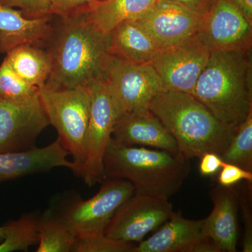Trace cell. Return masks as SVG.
Segmentation results:
<instances>
[{
	"instance_id": "8fae6325",
	"label": "cell",
	"mask_w": 252,
	"mask_h": 252,
	"mask_svg": "<svg viewBox=\"0 0 252 252\" xmlns=\"http://www.w3.org/2000/svg\"><path fill=\"white\" fill-rule=\"evenodd\" d=\"M49 125L39 93L22 100L0 99V153L33 148Z\"/></svg>"
},
{
	"instance_id": "f1b7e54d",
	"label": "cell",
	"mask_w": 252,
	"mask_h": 252,
	"mask_svg": "<svg viewBox=\"0 0 252 252\" xmlns=\"http://www.w3.org/2000/svg\"><path fill=\"white\" fill-rule=\"evenodd\" d=\"M220 170L217 180L219 185L222 187H232L243 180L250 183L252 182V172L248 171L234 164L224 162Z\"/></svg>"
},
{
	"instance_id": "e575fe53",
	"label": "cell",
	"mask_w": 252,
	"mask_h": 252,
	"mask_svg": "<svg viewBox=\"0 0 252 252\" xmlns=\"http://www.w3.org/2000/svg\"><path fill=\"white\" fill-rule=\"evenodd\" d=\"M6 235V225L0 227V243L4 240Z\"/></svg>"
},
{
	"instance_id": "7c38bea8",
	"label": "cell",
	"mask_w": 252,
	"mask_h": 252,
	"mask_svg": "<svg viewBox=\"0 0 252 252\" xmlns=\"http://www.w3.org/2000/svg\"><path fill=\"white\" fill-rule=\"evenodd\" d=\"M204 17L171 0H157L135 21L161 50L177 45L198 34Z\"/></svg>"
},
{
	"instance_id": "cb8c5ba5",
	"label": "cell",
	"mask_w": 252,
	"mask_h": 252,
	"mask_svg": "<svg viewBox=\"0 0 252 252\" xmlns=\"http://www.w3.org/2000/svg\"><path fill=\"white\" fill-rule=\"evenodd\" d=\"M220 157L225 162L252 171V112L237 127L230 144Z\"/></svg>"
},
{
	"instance_id": "484cf974",
	"label": "cell",
	"mask_w": 252,
	"mask_h": 252,
	"mask_svg": "<svg viewBox=\"0 0 252 252\" xmlns=\"http://www.w3.org/2000/svg\"><path fill=\"white\" fill-rule=\"evenodd\" d=\"M132 243L115 240L105 235H96L76 240L74 252H133Z\"/></svg>"
},
{
	"instance_id": "ba28073f",
	"label": "cell",
	"mask_w": 252,
	"mask_h": 252,
	"mask_svg": "<svg viewBox=\"0 0 252 252\" xmlns=\"http://www.w3.org/2000/svg\"><path fill=\"white\" fill-rule=\"evenodd\" d=\"M105 79L119 117L148 108L151 101L164 90L151 63H136L109 56Z\"/></svg>"
},
{
	"instance_id": "5bb4252c",
	"label": "cell",
	"mask_w": 252,
	"mask_h": 252,
	"mask_svg": "<svg viewBox=\"0 0 252 252\" xmlns=\"http://www.w3.org/2000/svg\"><path fill=\"white\" fill-rule=\"evenodd\" d=\"M112 140L128 147L140 145L180 154L175 140L149 108L123 114L112 132Z\"/></svg>"
},
{
	"instance_id": "8992f818",
	"label": "cell",
	"mask_w": 252,
	"mask_h": 252,
	"mask_svg": "<svg viewBox=\"0 0 252 252\" xmlns=\"http://www.w3.org/2000/svg\"><path fill=\"white\" fill-rule=\"evenodd\" d=\"M135 191L129 181L107 179L94 197L74 202L56 216L76 240L105 235L115 212Z\"/></svg>"
},
{
	"instance_id": "7a4b0ae2",
	"label": "cell",
	"mask_w": 252,
	"mask_h": 252,
	"mask_svg": "<svg viewBox=\"0 0 252 252\" xmlns=\"http://www.w3.org/2000/svg\"><path fill=\"white\" fill-rule=\"evenodd\" d=\"M148 108L175 140L179 153L190 160L211 152L221 157L237 128L228 127L193 94L163 91Z\"/></svg>"
},
{
	"instance_id": "4fadbf2b",
	"label": "cell",
	"mask_w": 252,
	"mask_h": 252,
	"mask_svg": "<svg viewBox=\"0 0 252 252\" xmlns=\"http://www.w3.org/2000/svg\"><path fill=\"white\" fill-rule=\"evenodd\" d=\"M198 35L210 51L252 49V24L230 0H216Z\"/></svg>"
},
{
	"instance_id": "5b68a950",
	"label": "cell",
	"mask_w": 252,
	"mask_h": 252,
	"mask_svg": "<svg viewBox=\"0 0 252 252\" xmlns=\"http://www.w3.org/2000/svg\"><path fill=\"white\" fill-rule=\"evenodd\" d=\"M39 96L50 125L54 126L63 145L72 158L74 175L80 177L86 158V140L91 96L86 86L74 89L39 88Z\"/></svg>"
},
{
	"instance_id": "3957f363",
	"label": "cell",
	"mask_w": 252,
	"mask_h": 252,
	"mask_svg": "<svg viewBox=\"0 0 252 252\" xmlns=\"http://www.w3.org/2000/svg\"><path fill=\"white\" fill-rule=\"evenodd\" d=\"M251 51H212L193 95L217 119L237 128L252 112Z\"/></svg>"
},
{
	"instance_id": "2e32d148",
	"label": "cell",
	"mask_w": 252,
	"mask_h": 252,
	"mask_svg": "<svg viewBox=\"0 0 252 252\" xmlns=\"http://www.w3.org/2000/svg\"><path fill=\"white\" fill-rule=\"evenodd\" d=\"M213 209L203 220V233L211 238L221 252H237L238 238V196L232 187L219 185L212 189Z\"/></svg>"
},
{
	"instance_id": "9c48e42d",
	"label": "cell",
	"mask_w": 252,
	"mask_h": 252,
	"mask_svg": "<svg viewBox=\"0 0 252 252\" xmlns=\"http://www.w3.org/2000/svg\"><path fill=\"white\" fill-rule=\"evenodd\" d=\"M210 53L198 34L177 45L159 50L151 64L164 90L193 94Z\"/></svg>"
},
{
	"instance_id": "ffe728a7",
	"label": "cell",
	"mask_w": 252,
	"mask_h": 252,
	"mask_svg": "<svg viewBox=\"0 0 252 252\" xmlns=\"http://www.w3.org/2000/svg\"><path fill=\"white\" fill-rule=\"evenodd\" d=\"M157 1L104 0L91 3L79 9L85 11L91 21L101 31L108 34L109 32L112 31L121 23L140 18Z\"/></svg>"
},
{
	"instance_id": "e0dca14e",
	"label": "cell",
	"mask_w": 252,
	"mask_h": 252,
	"mask_svg": "<svg viewBox=\"0 0 252 252\" xmlns=\"http://www.w3.org/2000/svg\"><path fill=\"white\" fill-rule=\"evenodd\" d=\"M54 16L28 18L21 10L0 4V53L23 44L46 45L54 32Z\"/></svg>"
},
{
	"instance_id": "603a6c76",
	"label": "cell",
	"mask_w": 252,
	"mask_h": 252,
	"mask_svg": "<svg viewBox=\"0 0 252 252\" xmlns=\"http://www.w3.org/2000/svg\"><path fill=\"white\" fill-rule=\"evenodd\" d=\"M39 218L28 214L6 225L0 252H26L39 241Z\"/></svg>"
},
{
	"instance_id": "1f68e13d",
	"label": "cell",
	"mask_w": 252,
	"mask_h": 252,
	"mask_svg": "<svg viewBox=\"0 0 252 252\" xmlns=\"http://www.w3.org/2000/svg\"><path fill=\"white\" fill-rule=\"evenodd\" d=\"M196 14L205 16L208 14L216 0H171Z\"/></svg>"
},
{
	"instance_id": "ac0fdd59",
	"label": "cell",
	"mask_w": 252,
	"mask_h": 252,
	"mask_svg": "<svg viewBox=\"0 0 252 252\" xmlns=\"http://www.w3.org/2000/svg\"><path fill=\"white\" fill-rule=\"evenodd\" d=\"M203 237V220H189L181 211H173L161 228L139 243L133 252H184L190 244Z\"/></svg>"
},
{
	"instance_id": "83f0119b",
	"label": "cell",
	"mask_w": 252,
	"mask_h": 252,
	"mask_svg": "<svg viewBox=\"0 0 252 252\" xmlns=\"http://www.w3.org/2000/svg\"><path fill=\"white\" fill-rule=\"evenodd\" d=\"M55 0H0V4L18 7L28 18L48 16Z\"/></svg>"
},
{
	"instance_id": "f546056e",
	"label": "cell",
	"mask_w": 252,
	"mask_h": 252,
	"mask_svg": "<svg viewBox=\"0 0 252 252\" xmlns=\"http://www.w3.org/2000/svg\"><path fill=\"white\" fill-rule=\"evenodd\" d=\"M104 0H55L50 10V14L63 16L84 7L91 3Z\"/></svg>"
},
{
	"instance_id": "d6a6232c",
	"label": "cell",
	"mask_w": 252,
	"mask_h": 252,
	"mask_svg": "<svg viewBox=\"0 0 252 252\" xmlns=\"http://www.w3.org/2000/svg\"><path fill=\"white\" fill-rule=\"evenodd\" d=\"M184 252H222L216 243L207 237L199 239L190 244Z\"/></svg>"
},
{
	"instance_id": "d4e9b609",
	"label": "cell",
	"mask_w": 252,
	"mask_h": 252,
	"mask_svg": "<svg viewBox=\"0 0 252 252\" xmlns=\"http://www.w3.org/2000/svg\"><path fill=\"white\" fill-rule=\"evenodd\" d=\"M39 89L21 79L4 60L0 65V99L22 100L35 95Z\"/></svg>"
},
{
	"instance_id": "4dcf8cb0",
	"label": "cell",
	"mask_w": 252,
	"mask_h": 252,
	"mask_svg": "<svg viewBox=\"0 0 252 252\" xmlns=\"http://www.w3.org/2000/svg\"><path fill=\"white\" fill-rule=\"evenodd\" d=\"M200 158L199 171L201 175L205 177H210L216 174L220 171L225 162L220 156L211 152L204 154Z\"/></svg>"
},
{
	"instance_id": "6da1fadb",
	"label": "cell",
	"mask_w": 252,
	"mask_h": 252,
	"mask_svg": "<svg viewBox=\"0 0 252 252\" xmlns=\"http://www.w3.org/2000/svg\"><path fill=\"white\" fill-rule=\"evenodd\" d=\"M56 16L59 22L46 44L51 74L45 86L74 89L105 78L110 56L109 34L101 31L83 10Z\"/></svg>"
},
{
	"instance_id": "277c9868",
	"label": "cell",
	"mask_w": 252,
	"mask_h": 252,
	"mask_svg": "<svg viewBox=\"0 0 252 252\" xmlns=\"http://www.w3.org/2000/svg\"><path fill=\"white\" fill-rule=\"evenodd\" d=\"M107 179L129 181L135 193L170 198L190 173L189 160L180 154L144 147H128L111 140L104 157Z\"/></svg>"
},
{
	"instance_id": "30bf717a",
	"label": "cell",
	"mask_w": 252,
	"mask_h": 252,
	"mask_svg": "<svg viewBox=\"0 0 252 252\" xmlns=\"http://www.w3.org/2000/svg\"><path fill=\"white\" fill-rule=\"evenodd\" d=\"M172 212L169 198L135 193L115 212L105 235L128 243H140L149 233L168 220Z\"/></svg>"
},
{
	"instance_id": "7402d4cb",
	"label": "cell",
	"mask_w": 252,
	"mask_h": 252,
	"mask_svg": "<svg viewBox=\"0 0 252 252\" xmlns=\"http://www.w3.org/2000/svg\"><path fill=\"white\" fill-rule=\"evenodd\" d=\"M76 238L61 223L59 217L48 210L39 218V241L36 252H73Z\"/></svg>"
},
{
	"instance_id": "836d02e7",
	"label": "cell",
	"mask_w": 252,
	"mask_h": 252,
	"mask_svg": "<svg viewBox=\"0 0 252 252\" xmlns=\"http://www.w3.org/2000/svg\"><path fill=\"white\" fill-rule=\"evenodd\" d=\"M252 24V0H230Z\"/></svg>"
},
{
	"instance_id": "52a82bcc",
	"label": "cell",
	"mask_w": 252,
	"mask_h": 252,
	"mask_svg": "<svg viewBox=\"0 0 252 252\" xmlns=\"http://www.w3.org/2000/svg\"><path fill=\"white\" fill-rule=\"evenodd\" d=\"M86 87L90 93L91 111L86 158L80 177L86 185L92 187L106 180L104 157L119 117L105 79L92 81Z\"/></svg>"
},
{
	"instance_id": "9a60e30c",
	"label": "cell",
	"mask_w": 252,
	"mask_h": 252,
	"mask_svg": "<svg viewBox=\"0 0 252 252\" xmlns=\"http://www.w3.org/2000/svg\"><path fill=\"white\" fill-rule=\"evenodd\" d=\"M69 155L59 137L41 148L2 152L0 153V182L49 172L56 167L70 169L74 174L76 166L72 160H68Z\"/></svg>"
},
{
	"instance_id": "d6986e66",
	"label": "cell",
	"mask_w": 252,
	"mask_h": 252,
	"mask_svg": "<svg viewBox=\"0 0 252 252\" xmlns=\"http://www.w3.org/2000/svg\"><path fill=\"white\" fill-rule=\"evenodd\" d=\"M108 34L109 54L124 61L151 63L159 51L150 34L135 20L121 23Z\"/></svg>"
},
{
	"instance_id": "4316f807",
	"label": "cell",
	"mask_w": 252,
	"mask_h": 252,
	"mask_svg": "<svg viewBox=\"0 0 252 252\" xmlns=\"http://www.w3.org/2000/svg\"><path fill=\"white\" fill-rule=\"evenodd\" d=\"M237 191L239 204L243 211L244 223V235L243 240V252H252V217L251 209L252 187L250 182Z\"/></svg>"
},
{
	"instance_id": "44dd1931",
	"label": "cell",
	"mask_w": 252,
	"mask_h": 252,
	"mask_svg": "<svg viewBox=\"0 0 252 252\" xmlns=\"http://www.w3.org/2000/svg\"><path fill=\"white\" fill-rule=\"evenodd\" d=\"M21 79L32 86L46 85L51 74V61L47 50L36 44H23L6 54L4 59Z\"/></svg>"
}]
</instances>
